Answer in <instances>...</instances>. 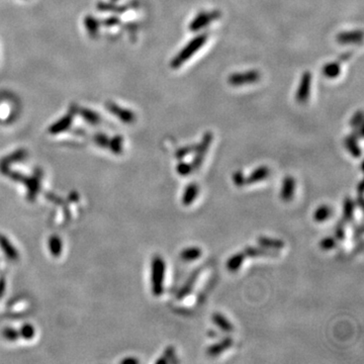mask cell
I'll use <instances>...</instances> for the list:
<instances>
[{"label": "cell", "mask_w": 364, "mask_h": 364, "mask_svg": "<svg viewBox=\"0 0 364 364\" xmlns=\"http://www.w3.org/2000/svg\"><path fill=\"white\" fill-rule=\"evenodd\" d=\"M21 334L23 337H26L28 339L32 338L33 336V328H32L31 326H26L22 328L21 330Z\"/></svg>", "instance_id": "obj_35"}, {"label": "cell", "mask_w": 364, "mask_h": 364, "mask_svg": "<svg viewBox=\"0 0 364 364\" xmlns=\"http://www.w3.org/2000/svg\"><path fill=\"white\" fill-rule=\"evenodd\" d=\"M212 321L215 325L217 329H220L224 333H231L234 331V326L225 315L221 313H214L212 315Z\"/></svg>", "instance_id": "obj_16"}, {"label": "cell", "mask_w": 364, "mask_h": 364, "mask_svg": "<svg viewBox=\"0 0 364 364\" xmlns=\"http://www.w3.org/2000/svg\"><path fill=\"white\" fill-rule=\"evenodd\" d=\"M166 263L161 256L153 257L151 262V289L155 297H160L164 293V281Z\"/></svg>", "instance_id": "obj_2"}, {"label": "cell", "mask_w": 364, "mask_h": 364, "mask_svg": "<svg viewBox=\"0 0 364 364\" xmlns=\"http://www.w3.org/2000/svg\"><path fill=\"white\" fill-rule=\"evenodd\" d=\"M108 111L113 113L116 116H117L121 121H124L126 124H132L136 120V116L130 109L120 107L116 103H108L107 104Z\"/></svg>", "instance_id": "obj_11"}, {"label": "cell", "mask_w": 364, "mask_h": 364, "mask_svg": "<svg viewBox=\"0 0 364 364\" xmlns=\"http://www.w3.org/2000/svg\"><path fill=\"white\" fill-rule=\"evenodd\" d=\"M201 255H202V251L199 247L190 246V247L182 249V251L179 254V256L182 261L193 262L199 259L201 257Z\"/></svg>", "instance_id": "obj_20"}, {"label": "cell", "mask_w": 364, "mask_h": 364, "mask_svg": "<svg viewBox=\"0 0 364 364\" xmlns=\"http://www.w3.org/2000/svg\"><path fill=\"white\" fill-rule=\"evenodd\" d=\"M245 259H246V256H245V254H244V252H243V251H240L238 253L233 254L232 256H231L227 260V263H226L227 269L230 272H232V273L237 272L241 268V267H242V265H243V263H244Z\"/></svg>", "instance_id": "obj_17"}, {"label": "cell", "mask_w": 364, "mask_h": 364, "mask_svg": "<svg viewBox=\"0 0 364 364\" xmlns=\"http://www.w3.org/2000/svg\"><path fill=\"white\" fill-rule=\"evenodd\" d=\"M4 336L7 338V339H9V340H11V341H14V339H16L17 337V331H15V330H12V329H6V330H4Z\"/></svg>", "instance_id": "obj_37"}, {"label": "cell", "mask_w": 364, "mask_h": 364, "mask_svg": "<svg viewBox=\"0 0 364 364\" xmlns=\"http://www.w3.org/2000/svg\"><path fill=\"white\" fill-rule=\"evenodd\" d=\"M51 250H52V253L54 255H59L60 254V251H61V242L58 238H53L51 240Z\"/></svg>", "instance_id": "obj_34"}, {"label": "cell", "mask_w": 364, "mask_h": 364, "mask_svg": "<svg viewBox=\"0 0 364 364\" xmlns=\"http://www.w3.org/2000/svg\"><path fill=\"white\" fill-rule=\"evenodd\" d=\"M297 182L294 176L287 175L283 178L281 192H279V198L284 202H289L294 199L295 192H296Z\"/></svg>", "instance_id": "obj_8"}, {"label": "cell", "mask_w": 364, "mask_h": 364, "mask_svg": "<svg viewBox=\"0 0 364 364\" xmlns=\"http://www.w3.org/2000/svg\"><path fill=\"white\" fill-rule=\"evenodd\" d=\"M350 126L354 129H357L363 126V113L362 111H357L353 116L350 119Z\"/></svg>", "instance_id": "obj_33"}, {"label": "cell", "mask_w": 364, "mask_h": 364, "mask_svg": "<svg viewBox=\"0 0 364 364\" xmlns=\"http://www.w3.org/2000/svg\"><path fill=\"white\" fill-rule=\"evenodd\" d=\"M332 215H333V210L331 209V206H329L328 204H321L314 210L313 214V220L315 223H319V224L325 223L329 220Z\"/></svg>", "instance_id": "obj_18"}, {"label": "cell", "mask_w": 364, "mask_h": 364, "mask_svg": "<svg viewBox=\"0 0 364 364\" xmlns=\"http://www.w3.org/2000/svg\"><path fill=\"white\" fill-rule=\"evenodd\" d=\"M208 33H200L194 36L189 43L181 49V51L172 59L170 62V67L172 69H178L193 56L196 55L208 41Z\"/></svg>", "instance_id": "obj_1"}, {"label": "cell", "mask_w": 364, "mask_h": 364, "mask_svg": "<svg viewBox=\"0 0 364 364\" xmlns=\"http://www.w3.org/2000/svg\"><path fill=\"white\" fill-rule=\"evenodd\" d=\"M199 194V186L197 183V182H190L188 183L184 190L183 193H182L181 197V202L184 206H189L191 205L194 201L197 200Z\"/></svg>", "instance_id": "obj_13"}, {"label": "cell", "mask_w": 364, "mask_h": 364, "mask_svg": "<svg viewBox=\"0 0 364 364\" xmlns=\"http://www.w3.org/2000/svg\"><path fill=\"white\" fill-rule=\"evenodd\" d=\"M337 241L342 242L346 238V230H345V222L343 220L339 221L335 226V236Z\"/></svg>", "instance_id": "obj_29"}, {"label": "cell", "mask_w": 364, "mask_h": 364, "mask_svg": "<svg viewBox=\"0 0 364 364\" xmlns=\"http://www.w3.org/2000/svg\"><path fill=\"white\" fill-rule=\"evenodd\" d=\"M233 343H234L233 338L230 337V336H226L221 340V341L215 342V343L208 346V348H206V350H205V353L211 357H216V356L221 355L222 353H224L225 351H227L228 349L232 347Z\"/></svg>", "instance_id": "obj_9"}, {"label": "cell", "mask_w": 364, "mask_h": 364, "mask_svg": "<svg viewBox=\"0 0 364 364\" xmlns=\"http://www.w3.org/2000/svg\"><path fill=\"white\" fill-rule=\"evenodd\" d=\"M116 1H118V0H112V2H116Z\"/></svg>", "instance_id": "obj_43"}, {"label": "cell", "mask_w": 364, "mask_h": 364, "mask_svg": "<svg viewBox=\"0 0 364 364\" xmlns=\"http://www.w3.org/2000/svg\"><path fill=\"white\" fill-rule=\"evenodd\" d=\"M106 138H107L106 136L101 135V133H100V135H97V136L95 137V142H96L97 144H99V145H100L101 147H106L105 145H108V143H109V141H108Z\"/></svg>", "instance_id": "obj_36"}, {"label": "cell", "mask_w": 364, "mask_h": 364, "mask_svg": "<svg viewBox=\"0 0 364 364\" xmlns=\"http://www.w3.org/2000/svg\"><path fill=\"white\" fill-rule=\"evenodd\" d=\"M260 78H261V75L259 71L249 70L245 72L233 73L232 75L229 76L228 82L231 86L240 87V86H244V85L257 83L260 80Z\"/></svg>", "instance_id": "obj_4"}, {"label": "cell", "mask_w": 364, "mask_h": 364, "mask_svg": "<svg viewBox=\"0 0 364 364\" xmlns=\"http://www.w3.org/2000/svg\"><path fill=\"white\" fill-rule=\"evenodd\" d=\"M71 121H72V116L71 115L63 116L62 118H60L57 121V123L52 125V127L50 128V132L51 133H59L61 132L67 130L71 125Z\"/></svg>", "instance_id": "obj_23"}, {"label": "cell", "mask_w": 364, "mask_h": 364, "mask_svg": "<svg viewBox=\"0 0 364 364\" xmlns=\"http://www.w3.org/2000/svg\"><path fill=\"white\" fill-rule=\"evenodd\" d=\"M81 115L84 117V119L87 120L88 123L92 124V125L99 124V116L97 115L96 113L90 111V109H82Z\"/></svg>", "instance_id": "obj_30"}, {"label": "cell", "mask_w": 364, "mask_h": 364, "mask_svg": "<svg viewBox=\"0 0 364 364\" xmlns=\"http://www.w3.org/2000/svg\"><path fill=\"white\" fill-rule=\"evenodd\" d=\"M312 73L310 71L303 72V74L300 78L298 87L296 93V99L298 103H306L311 95V89H312Z\"/></svg>", "instance_id": "obj_6"}, {"label": "cell", "mask_w": 364, "mask_h": 364, "mask_svg": "<svg viewBox=\"0 0 364 364\" xmlns=\"http://www.w3.org/2000/svg\"><path fill=\"white\" fill-rule=\"evenodd\" d=\"M258 245L270 250H282L285 247L284 242L281 239L271 238V237H266V236H259L257 238Z\"/></svg>", "instance_id": "obj_15"}, {"label": "cell", "mask_w": 364, "mask_h": 364, "mask_svg": "<svg viewBox=\"0 0 364 364\" xmlns=\"http://www.w3.org/2000/svg\"><path fill=\"white\" fill-rule=\"evenodd\" d=\"M84 23H85V28H86L88 33L93 35V34H96L97 32H99V21H97L94 17H92L91 16L85 18Z\"/></svg>", "instance_id": "obj_28"}, {"label": "cell", "mask_w": 364, "mask_h": 364, "mask_svg": "<svg viewBox=\"0 0 364 364\" xmlns=\"http://www.w3.org/2000/svg\"><path fill=\"white\" fill-rule=\"evenodd\" d=\"M344 146L346 150L350 153V155L354 158H360L362 155V151L359 147L358 139L351 133L349 136H346L344 139Z\"/></svg>", "instance_id": "obj_19"}, {"label": "cell", "mask_w": 364, "mask_h": 364, "mask_svg": "<svg viewBox=\"0 0 364 364\" xmlns=\"http://www.w3.org/2000/svg\"><path fill=\"white\" fill-rule=\"evenodd\" d=\"M232 180H233V183L237 186V187H244L246 184V176L245 174L243 173V171H241V170H237V171H235L232 175Z\"/></svg>", "instance_id": "obj_31"}, {"label": "cell", "mask_w": 364, "mask_h": 364, "mask_svg": "<svg viewBox=\"0 0 364 364\" xmlns=\"http://www.w3.org/2000/svg\"><path fill=\"white\" fill-rule=\"evenodd\" d=\"M108 145L113 152H115L116 154H119L121 151H123V138L116 136L114 138V140L111 143H108Z\"/></svg>", "instance_id": "obj_32"}, {"label": "cell", "mask_w": 364, "mask_h": 364, "mask_svg": "<svg viewBox=\"0 0 364 364\" xmlns=\"http://www.w3.org/2000/svg\"><path fill=\"white\" fill-rule=\"evenodd\" d=\"M352 56V53L349 52V53H345V54H342L341 56H339V59H338V62L341 63V62H346V61H348Z\"/></svg>", "instance_id": "obj_39"}, {"label": "cell", "mask_w": 364, "mask_h": 364, "mask_svg": "<svg viewBox=\"0 0 364 364\" xmlns=\"http://www.w3.org/2000/svg\"><path fill=\"white\" fill-rule=\"evenodd\" d=\"M362 233H363V229H362V226H361V225L358 226V227H356V229L354 228V232H353L354 240L356 239V241H357L358 239H361V235H362Z\"/></svg>", "instance_id": "obj_38"}, {"label": "cell", "mask_w": 364, "mask_h": 364, "mask_svg": "<svg viewBox=\"0 0 364 364\" xmlns=\"http://www.w3.org/2000/svg\"><path fill=\"white\" fill-rule=\"evenodd\" d=\"M123 362L124 363H137L139 361L137 359H135V358H128V359H125Z\"/></svg>", "instance_id": "obj_42"}, {"label": "cell", "mask_w": 364, "mask_h": 364, "mask_svg": "<svg viewBox=\"0 0 364 364\" xmlns=\"http://www.w3.org/2000/svg\"><path fill=\"white\" fill-rule=\"evenodd\" d=\"M175 357V349L173 346H168L164 351L163 355L156 361L157 364H166L168 362H171L172 359Z\"/></svg>", "instance_id": "obj_26"}, {"label": "cell", "mask_w": 364, "mask_h": 364, "mask_svg": "<svg viewBox=\"0 0 364 364\" xmlns=\"http://www.w3.org/2000/svg\"><path fill=\"white\" fill-rule=\"evenodd\" d=\"M213 140H214L213 132H204V135L202 136L200 142L199 144H197L196 150H194V152H193L194 157H193L192 162H191L193 170L199 169L200 166L202 165V163L204 161V158L206 156V153H208V151L210 149V146L213 143Z\"/></svg>", "instance_id": "obj_3"}, {"label": "cell", "mask_w": 364, "mask_h": 364, "mask_svg": "<svg viewBox=\"0 0 364 364\" xmlns=\"http://www.w3.org/2000/svg\"><path fill=\"white\" fill-rule=\"evenodd\" d=\"M221 11L218 10H213V11H200L199 14L197 15L194 17L190 24H189V30L193 33L199 32L205 27H208L210 23L216 20L221 17Z\"/></svg>", "instance_id": "obj_5"}, {"label": "cell", "mask_w": 364, "mask_h": 364, "mask_svg": "<svg viewBox=\"0 0 364 364\" xmlns=\"http://www.w3.org/2000/svg\"><path fill=\"white\" fill-rule=\"evenodd\" d=\"M206 334H208V336L211 337V338H217L218 337V333L215 330H209Z\"/></svg>", "instance_id": "obj_41"}, {"label": "cell", "mask_w": 364, "mask_h": 364, "mask_svg": "<svg viewBox=\"0 0 364 364\" xmlns=\"http://www.w3.org/2000/svg\"><path fill=\"white\" fill-rule=\"evenodd\" d=\"M340 64L341 63H339L338 61H336V62L327 63L322 68L323 75L329 79L337 78L340 75V73H341V65Z\"/></svg>", "instance_id": "obj_22"}, {"label": "cell", "mask_w": 364, "mask_h": 364, "mask_svg": "<svg viewBox=\"0 0 364 364\" xmlns=\"http://www.w3.org/2000/svg\"><path fill=\"white\" fill-rule=\"evenodd\" d=\"M337 245H338L337 239L335 237H332V236H328V237L323 238L319 243V246L323 251L333 250L337 247Z\"/></svg>", "instance_id": "obj_24"}, {"label": "cell", "mask_w": 364, "mask_h": 364, "mask_svg": "<svg viewBox=\"0 0 364 364\" xmlns=\"http://www.w3.org/2000/svg\"><path fill=\"white\" fill-rule=\"evenodd\" d=\"M107 24H106V26H108V27H112V26H116V24L118 22V19L116 18V17H111V18H108V19H106V21H105Z\"/></svg>", "instance_id": "obj_40"}, {"label": "cell", "mask_w": 364, "mask_h": 364, "mask_svg": "<svg viewBox=\"0 0 364 364\" xmlns=\"http://www.w3.org/2000/svg\"><path fill=\"white\" fill-rule=\"evenodd\" d=\"M196 147H197V145L183 146V147H181L178 150H176V152H175V158H176V159H178V160H182L186 156L192 154L194 152V150H196Z\"/></svg>", "instance_id": "obj_27"}, {"label": "cell", "mask_w": 364, "mask_h": 364, "mask_svg": "<svg viewBox=\"0 0 364 364\" xmlns=\"http://www.w3.org/2000/svg\"><path fill=\"white\" fill-rule=\"evenodd\" d=\"M363 39L362 31H349L343 32L337 34L336 41L340 45H353V44H360Z\"/></svg>", "instance_id": "obj_10"}, {"label": "cell", "mask_w": 364, "mask_h": 364, "mask_svg": "<svg viewBox=\"0 0 364 364\" xmlns=\"http://www.w3.org/2000/svg\"><path fill=\"white\" fill-rule=\"evenodd\" d=\"M245 256L251 257V258H257V257H277L279 253L276 250H270L264 247H255V246H248L244 250Z\"/></svg>", "instance_id": "obj_12"}, {"label": "cell", "mask_w": 364, "mask_h": 364, "mask_svg": "<svg viewBox=\"0 0 364 364\" xmlns=\"http://www.w3.org/2000/svg\"><path fill=\"white\" fill-rule=\"evenodd\" d=\"M192 171H193V168H192L191 163H187L185 161L181 160L176 165V172L178 175L182 177L188 176L190 173H192Z\"/></svg>", "instance_id": "obj_25"}, {"label": "cell", "mask_w": 364, "mask_h": 364, "mask_svg": "<svg viewBox=\"0 0 364 364\" xmlns=\"http://www.w3.org/2000/svg\"><path fill=\"white\" fill-rule=\"evenodd\" d=\"M201 271H202L201 266H199L198 268H196V269L191 271V273L188 275L184 284L178 289L177 294H176L177 299H179V300L184 299L186 297H188L191 294L193 287L196 286V284L199 281Z\"/></svg>", "instance_id": "obj_7"}, {"label": "cell", "mask_w": 364, "mask_h": 364, "mask_svg": "<svg viewBox=\"0 0 364 364\" xmlns=\"http://www.w3.org/2000/svg\"><path fill=\"white\" fill-rule=\"evenodd\" d=\"M354 210H355V201L351 197H346L343 201V218L342 220L346 223H351L354 218Z\"/></svg>", "instance_id": "obj_21"}, {"label": "cell", "mask_w": 364, "mask_h": 364, "mask_svg": "<svg viewBox=\"0 0 364 364\" xmlns=\"http://www.w3.org/2000/svg\"><path fill=\"white\" fill-rule=\"evenodd\" d=\"M270 175V169L267 166H259L257 168H255L253 171L246 176V184H255L258 183V182H261L265 179H267Z\"/></svg>", "instance_id": "obj_14"}]
</instances>
